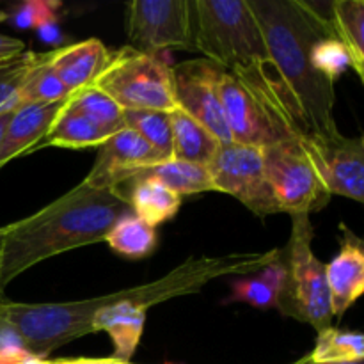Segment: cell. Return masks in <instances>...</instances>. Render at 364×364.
I'll return each mask as SVG.
<instances>
[{
	"mask_svg": "<svg viewBox=\"0 0 364 364\" xmlns=\"http://www.w3.org/2000/svg\"><path fill=\"white\" fill-rule=\"evenodd\" d=\"M311 63L320 75L336 84L338 78L350 66V57H348L343 43L336 36H331V38H323L315 43L311 50Z\"/></svg>",
	"mask_w": 364,
	"mask_h": 364,
	"instance_id": "obj_29",
	"label": "cell"
},
{
	"mask_svg": "<svg viewBox=\"0 0 364 364\" xmlns=\"http://www.w3.org/2000/svg\"><path fill=\"white\" fill-rule=\"evenodd\" d=\"M68 103L75 110L84 114L92 123L98 124L109 135H114L116 132L123 130L127 127V123H124V110L110 96L96 89L95 85L71 95L68 98Z\"/></svg>",
	"mask_w": 364,
	"mask_h": 364,
	"instance_id": "obj_24",
	"label": "cell"
},
{
	"mask_svg": "<svg viewBox=\"0 0 364 364\" xmlns=\"http://www.w3.org/2000/svg\"><path fill=\"white\" fill-rule=\"evenodd\" d=\"M59 2H45V0H31V2H21L13 6L9 11L0 14V20L20 31L36 28L39 31L46 23H53L59 18Z\"/></svg>",
	"mask_w": 364,
	"mask_h": 364,
	"instance_id": "obj_28",
	"label": "cell"
},
{
	"mask_svg": "<svg viewBox=\"0 0 364 364\" xmlns=\"http://www.w3.org/2000/svg\"><path fill=\"white\" fill-rule=\"evenodd\" d=\"M173 127V159L208 167L219 149L220 142L203 124L192 119L183 110L171 112Z\"/></svg>",
	"mask_w": 364,
	"mask_h": 364,
	"instance_id": "obj_19",
	"label": "cell"
},
{
	"mask_svg": "<svg viewBox=\"0 0 364 364\" xmlns=\"http://www.w3.org/2000/svg\"><path fill=\"white\" fill-rule=\"evenodd\" d=\"M128 213L132 206L121 188H98L82 181L39 212L2 228L0 284L6 290L20 274L52 256L100 244Z\"/></svg>",
	"mask_w": 364,
	"mask_h": 364,
	"instance_id": "obj_2",
	"label": "cell"
},
{
	"mask_svg": "<svg viewBox=\"0 0 364 364\" xmlns=\"http://www.w3.org/2000/svg\"><path fill=\"white\" fill-rule=\"evenodd\" d=\"M127 34L134 48L149 53L192 50L191 0H135L128 4Z\"/></svg>",
	"mask_w": 364,
	"mask_h": 364,
	"instance_id": "obj_10",
	"label": "cell"
},
{
	"mask_svg": "<svg viewBox=\"0 0 364 364\" xmlns=\"http://www.w3.org/2000/svg\"><path fill=\"white\" fill-rule=\"evenodd\" d=\"M66 102L20 103L14 109L0 141V169L16 156L36 151Z\"/></svg>",
	"mask_w": 364,
	"mask_h": 364,
	"instance_id": "obj_14",
	"label": "cell"
},
{
	"mask_svg": "<svg viewBox=\"0 0 364 364\" xmlns=\"http://www.w3.org/2000/svg\"><path fill=\"white\" fill-rule=\"evenodd\" d=\"M263 159L281 212L290 217L311 215L329 205L333 196L323 187L299 139L263 148Z\"/></svg>",
	"mask_w": 364,
	"mask_h": 364,
	"instance_id": "obj_7",
	"label": "cell"
},
{
	"mask_svg": "<svg viewBox=\"0 0 364 364\" xmlns=\"http://www.w3.org/2000/svg\"><path fill=\"white\" fill-rule=\"evenodd\" d=\"M208 173L217 192L237 198L255 215L269 217L281 212L267 176L262 148L238 142L220 144L208 164Z\"/></svg>",
	"mask_w": 364,
	"mask_h": 364,
	"instance_id": "obj_8",
	"label": "cell"
},
{
	"mask_svg": "<svg viewBox=\"0 0 364 364\" xmlns=\"http://www.w3.org/2000/svg\"><path fill=\"white\" fill-rule=\"evenodd\" d=\"M2 240H4V230L0 228V263H2ZM6 301V297H4V288L2 284H0V304Z\"/></svg>",
	"mask_w": 364,
	"mask_h": 364,
	"instance_id": "obj_35",
	"label": "cell"
},
{
	"mask_svg": "<svg viewBox=\"0 0 364 364\" xmlns=\"http://www.w3.org/2000/svg\"><path fill=\"white\" fill-rule=\"evenodd\" d=\"M220 102L233 142L269 148L304 134L272 64L247 71H223Z\"/></svg>",
	"mask_w": 364,
	"mask_h": 364,
	"instance_id": "obj_3",
	"label": "cell"
},
{
	"mask_svg": "<svg viewBox=\"0 0 364 364\" xmlns=\"http://www.w3.org/2000/svg\"><path fill=\"white\" fill-rule=\"evenodd\" d=\"M265 39L270 64L294 105L304 134H338L334 84L315 70L311 50L334 34L333 21L309 7L308 0H247Z\"/></svg>",
	"mask_w": 364,
	"mask_h": 364,
	"instance_id": "obj_1",
	"label": "cell"
},
{
	"mask_svg": "<svg viewBox=\"0 0 364 364\" xmlns=\"http://www.w3.org/2000/svg\"><path fill=\"white\" fill-rule=\"evenodd\" d=\"M59 364H132L117 361L114 358H77V359H57Z\"/></svg>",
	"mask_w": 364,
	"mask_h": 364,
	"instance_id": "obj_31",
	"label": "cell"
},
{
	"mask_svg": "<svg viewBox=\"0 0 364 364\" xmlns=\"http://www.w3.org/2000/svg\"><path fill=\"white\" fill-rule=\"evenodd\" d=\"M127 187L132 212L153 228L173 219L181 206L180 196L155 181H135Z\"/></svg>",
	"mask_w": 364,
	"mask_h": 364,
	"instance_id": "obj_20",
	"label": "cell"
},
{
	"mask_svg": "<svg viewBox=\"0 0 364 364\" xmlns=\"http://www.w3.org/2000/svg\"><path fill=\"white\" fill-rule=\"evenodd\" d=\"M135 181H155V183H160L169 188V191H173L180 198L181 196L215 191L208 167L176 159L164 160V162L155 164V166L146 167L127 185L135 183Z\"/></svg>",
	"mask_w": 364,
	"mask_h": 364,
	"instance_id": "obj_17",
	"label": "cell"
},
{
	"mask_svg": "<svg viewBox=\"0 0 364 364\" xmlns=\"http://www.w3.org/2000/svg\"><path fill=\"white\" fill-rule=\"evenodd\" d=\"M103 242H107L116 255L128 259H141L155 251L156 228L149 226L132 212L114 224Z\"/></svg>",
	"mask_w": 364,
	"mask_h": 364,
	"instance_id": "obj_22",
	"label": "cell"
},
{
	"mask_svg": "<svg viewBox=\"0 0 364 364\" xmlns=\"http://www.w3.org/2000/svg\"><path fill=\"white\" fill-rule=\"evenodd\" d=\"M25 43L18 38H11L0 32V59H6V57L16 55V53L25 52Z\"/></svg>",
	"mask_w": 364,
	"mask_h": 364,
	"instance_id": "obj_30",
	"label": "cell"
},
{
	"mask_svg": "<svg viewBox=\"0 0 364 364\" xmlns=\"http://www.w3.org/2000/svg\"><path fill=\"white\" fill-rule=\"evenodd\" d=\"M287 269L281 258V247L277 256L258 272L247 277H240L231 283V294L226 302H244L258 309L277 308L281 291L284 288Z\"/></svg>",
	"mask_w": 364,
	"mask_h": 364,
	"instance_id": "obj_16",
	"label": "cell"
},
{
	"mask_svg": "<svg viewBox=\"0 0 364 364\" xmlns=\"http://www.w3.org/2000/svg\"><path fill=\"white\" fill-rule=\"evenodd\" d=\"M21 364H59V361H48V359H39V358H28Z\"/></svg>",
	"mask_w": 364,
	"mask_h": 364,
	"instance_id": "obj_34",
	"label": "cell"
},
{
	"mask_svg": "<svg viewBox=\"0 0 364 364\" xmlns=\"http://www.w3.org/2000/svg\"><path fill=\"white\" fill-rule=\"evenodd\" d=\"M294 364H364V359L363 361H352V363H313V361H309L308 355H306V358L299 359V361H295Z\"/></svg>",
	"mask_w": 364,
	"mask_h": 364,
	"instance_id": "obj_33",
	"label": "cell"
},
{
	"mask_svg": "<svg viewBox=\"0 0 364 364\" xmlns=\"http://www.w3.org/2000/svg\"><path fill=\"white\" fill-rule=\"evenodd\" d=\"M109 59V48L96 38L71 43L48 52L50 66L59 75L70 95L91 87Z\"/></svg>",
	"mask_w": 364,
	"mask_h": 364,
	"instance_id": "obj_15",
	"label": "cell"
},
{
	"mask_svg": "<svg viewBox=\"0 0 364 364\" xmlns=\"http://www.w3.org/2000/svg\"><path fill=\"white\" fill-rule=\"evenodd\" d=\"M192 50L226 71L270 64L262 28L247 0H191Z\"/></svg>",
	"mask_w": 364,
	"mask_h": 364,
	"instance_id": "obj_4",
	"label": "cell"
},
{
	"mask_svg": "<svg viewBox=\"0 0 364 364\" xmlns=\"http://www.w3.org/2000/svg\"><path fill=\"white\" fill-rule=\"evenodd\" d=\"M164 162L162 156L132 128L116 132L100 146L98 159L84 183L98 188H123L142 169Z\"/></svg>",
	"mask_w": 364,
	"mask_h": 364,
	"instance_id": "obj_12",
	"label": "cell"
},
{
	"mask_svg": "<svg viewBox=\"0 0 364 364\" xmlns=\"http://www.w3.org/2000/svg\"><path fill=\"white\" fill-rule=\"evenodd\" d=\"M333 28L364 85V0H334Z\"/></svg>",
	"mask_w": 364,
	"mask_h": 364,
	"instance_id": "obj_21",
	"label": "cell"
},
{
	"mask_svg": "<svg viewBox=\"0 0 364 364\" xmlns=\"http://www.w3.org/2000/svg\"><path fill=\"white\" fill-rule=\"evenodd\" d=\"M112 135L107 134L105 130L92 123L91 119L70 107L66 102L64 109L60 110L59 116L52 123L50 130L46 132L45 139L41 141L39 148L53 146V148H70V149H82V148H100L105 144Z\"/></svg>",
	"mask_w": 364,
	"mask_h": 364,
	"instance_id": "obj_18",
	"label": "cell"
},
{
	"mask_svg": "<svg viewBox=\"0 0 364 364\" xmlns=\"http://www.w3.org/2000/svg\"><path fill=\"white\" fill-rule=\"evenodd\" d=\"M13 114H14V109H9V110H4V112H0V141H2L4 132H6L7 124H9Z\"/></svg>",
	"mask_w": 364,
	"mask_h": 364,
	"instance_id": "obj_32",
	"label": "cell"
},
{
	"mask_svg": "<svg viewBox=\"0 0 364 364\" xmlns=\"http://www.w3.org/2000/svg\"><path fill=\"white\" fill-rule=\"evenodd\" d=\"M302 149L331 196H343L364 205V135H299Z\"/></svg>",
	"mask_w": 364,
	"mask_h": 364,
	"instance_id": "obj_9",
	"label": "cell"
},
{
	"mask_svg": "<svg viewBox=\"0 0 364 364\" xmlns=\"http://www.w3.org/2000/svg\"><path fill=\"white\" fill-rule=\"evenodd\" d=\"M311 242L313 226L309 215L291 217L290 238L281 247L287 279L277 309L322 333L333 327V302L326 265L315 256Z\"/></svg>",
	"mask_w": 364,
	"mask_h": 364,
	"instance_id": "obj_5",
	"label": "cell"
},
{
	"mask_svg": "<svg viewBox=\"0 0 364 364\" xmlns=\"http://www.w3.org/2000/svg\"><path fill=\"white\" fill-rule=\"evenodd\" d=\"M308 359L313 363H352L364 359V333L336 327L316 333L315 348Z\"/></svg>",
	"mask_w": 364,
	"mask_h": 364,
	"instance_id": "obj_23",
	"label": "cell"
},
{
	"mask_svg": "<svg viewBox=\"0 0 364 364\" xmlns=\"http://www.w3.org/2000/svg\"><path fill=\"white\" fill-rule=\"evenodd\" d=\"M70 91L59 75L50 66L48 52L41 53L38 63L28 71L20 91V103H55L66 102L70 98Z\"/></svg>",
	"mask_w": 364,
	"mask_h": 364,
	"instance_id": "obj_26",
	"label": "cell"
},
{
	"mask_svg": "<svg viewBox=\"0 0 364 364\" xmlns=\"http://www.w3.org/2000/svg\"><path fill=\"white\" fill-rule=\"evenodd\" d=\"M41 53L25 52L0 59V112L20 105V91L28 71L34 68Z\"/></svg>",
	"mask_w": 364,
	"mask_h": 364,
	"instance_id": "obj_27",
	"label": "cell"
},
{
	"mask_svg": "<svg viewBox=\"0 0 364 364\" xmlns=\"http://www.w3.org/2000/svg\"><path fill=\"white\" fill-rule=\"evenodd\" d=\"M124 123L137 132L162 160L173 159V127L171 112L164 110H124Z\"/></svg>",
	"mask_w": 364,
	"mask_h": 364,
	"instance_id": "obj_25",
	"label": "cell"
},
{
	"mask_svg": "<svg viewBox=\"0 0 364 364\" xmlns=\"http://www.w3.org/2000/svg\"><path fill=\"white\" fill-rule=\"evenodd\" d=\"M92 85L123 110L173 112L178 109L173 66L160 53L142 52L130 45L110 52L109 63Z\"/></svg>",
	"mask_w": 364,
	"mask_h": 364,
	"instance_id": "obj_6",
	"label": "cell"
},
{
	"mask_svg": "<svg viewBox=\"0 0 364 364\" xmlns=\"http://www.w3.org/2000/svg\"><path fill=\"white\" fill-rule=\"evenodd\" d=\"M224 68L206 57L183 60L173 66L174 98L178 109L198 121L220 144L233 142L223 102H220L219 82Z\"/></svg>",
	"mask_w": 364,
	"mask_h": 364,
	"instance_id": "obj_11",
	"label": "cell"
},
{
	"mask_svg": "<svg viewBox=\"0 0 364 364\" xmlns=\"http://www.w3.org/2000/svg\"><path fill=\"white\" fill-rule=\"evenodd\" d=\"M333 315L341 318L364 295V238L340 224V251L326 265Z\"/></svg>",
	"mask_w": 364,
	"mask_h": 364,
	"instance_id": "obj_13",
	"label": "cell"
}]
</instances>
